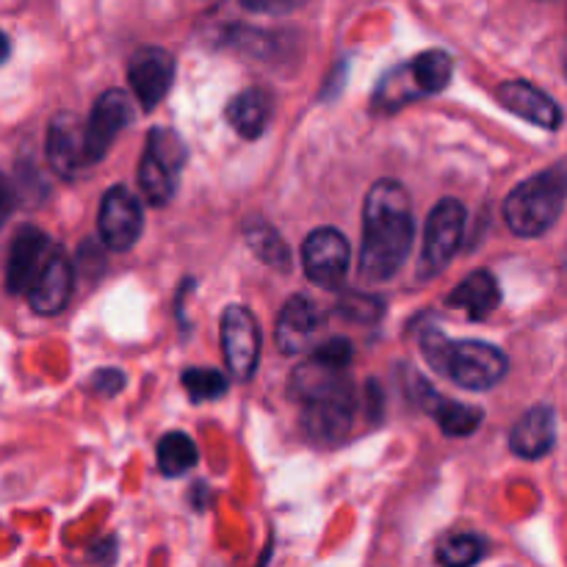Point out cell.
Masks as SVG:
<instances>
[{
  "mask_svg": "<svg viewBox=\"0 0 567 567\" xmlns=\"http://www.w3.org/2000/svg\"><path fill=\"white\" fill-rule=\"evenodd\" d=\"M413 241L415 219L408 188L399 181H377L363 205L360 277L369 282H388L404 266Z\"/></svg>",
  "mask_w": 567,
  "mask_h": 567,
  "instance_id": "6da1fadb",
  "label": "cell"
},
{
  "mask_svg": "<svg viewBox=\"0 0 567 567\" xmlns=\"http://www.w3.org/2000/svg\"><path fill=\"white\" fill-rule=\"evenodd\" d=\"M421 354L426 363L465 391H487L507 377L509 360L485 341H454L441 330H424Z\"/></svg>",
  "mask_w": 567,
  "mask_h": 567,
  "instance_id": "7a4b0ae2",
  "label": "cell"
},
{
  "mask_svg": "<svg viewBox=\"0 0 567 567\" xmlns=\"http://www.w3.org/2000/svg\"><path fill=\"white\" fill-rule=\"evenodd\" d=\"M567 199V161L526 177L504 199V221L520 238H537L551 230Z\"/></svg>",
  "mask_w": 567,
  "mask_h": 567,
  "instance_id": "3957f363",
  "label": "cell"
},
{
  "mask_svg": "<svg viewBox=\"0 0 567 567\" xmlns=\"http://www.w3.org/2000/svg\"><path fill=\"white\" fill-rule=\"evenodd\" d=\"M183 164H186L183 138L169 127H153L138 164V188L150 205H166L175 197Z\"/></svg>",
  "mask_w": 567,
  "mask_h": 567,
  "instance_id": "277c9868",
  "label": "cell"
},
{
  "mask_svg": "<svg viewBox=\"0 0 567 567\" xmlns=\"http://www.w3.org/2000/svg\"><path fill=\"white\" fill-rule=\"evenodd\" d=\"M465 233V205L460 199H441L430 210L424 225V249H421L419 275L421 280H432L441 275L457 255Z\"/></svg>",
  "mask_w": 567,
  "mask_h": 567,
  "instance_id": "5b68a950",
  "label": "cell"
},
{
  "mask_svg": "<svg viewBox=\"0 0 567 567\" xmlns=\"http://www.w3.org/2000/svg\"><path fill=\"white\" fill-rule=\"evenodd\" d=\"M305 275L313 286L332 291L343 282L349 266H352V247L347 236L336 227H319L310 233L302 244Z\"/></svg>",
  "mask_w": 567,
  "mask_h": 567,
  "instance_id": "8992f818",
  "label": "cell"
},
{
  "mask_svg": "<svg viewBox=\"0 0 567 567\" xmlns=\"http://www.w3.org/2000/svg\"><path fill=\"white\" fill-rule=\"evenodd\" d=\"M221 349L225 363L236 380H249L258 369L260 330L255 316L241 305H227L221 313Z\"/></svg>",
  "mask_w": 567,
  "mask_h": 567,
  "instance_id": "52a82bcc",
  "label": "cell"
},
{
  "mask_svg": "<svg viewBox=\"0 0 567 567\" xmlns=\"http://www.w3.org/2000/svg\"><path fill=\"white\" fill-rule=\"evenodd\" d=\"M142 227L144 214L136 194L127 192L125 186L109 188L97 214V230L105 247L114 249V252H125L138 241Z\"/></svg>",
  "mask_w": 567,
  "mask_h": 567,
  "instance_id": "ba28073f",
  "label": "cell"
},
{
  "mask_svg": "<svg viewBox=\"0 0 567 567\" xmlns=\"http://www.w3.org/2000/svg\"><path fill=\"white\" fill-rule=\"evenodd\" d=\"M133 122V100L125 89H109L92 105L86 122V158L89 166L105 158L111 144Z\"/></svg>",
  "mask_w": 567,
  "mask_h": 567,
  "instance_id": "9c48e42d",
  "label": "cell"
},
{
  "mask_svg": "<svg viewBox=\"0 0 567 567\" xmlns=\"http://www.w3.org/2000/svg\"><path fill=\"white\" fill-rule=\"evenodd\" d=\"M127 81L144 111H153L169 94L175 81V59L164 48H138L127 64Z\"/></svg>",
  "mask_w": 567,
  "mask_h": 567,
  "instance_id": "30bf717a",
  "label": "cell"
},
{
  "mask_svg": "<svg viewBox=\"0 0 567 567\" xmlns=\"http://www.w3.org/2000/svg\"><path fill=\"white\" fill-rule=\"evenodd\" d=\"M354 421V388L352 382L338 388L336 393L313 399L305 404L302 426L308 437L319 443H338L341 437L349 435Z\"/></svg>",
  "mask_w": 567,
  "mask_h": 567,
  "instance_id": "8fae6325",
  "label": "cell"
},
{
  "mask_svg": "<svg viewBox=\"0 0 567 567\" xmlns=\"http://www.w3.org/2000/svg\"><path fill=\"white\" fill-rule=\"evenodd\" d=\"M53 247L55 244L50 241L48 233H42L39 227L22 225L17 230V236L11 238L9 260H6V288H9V293L28 291V286L37 280L42 266L48 264Z\"/></svg>",
  "mask_w": 567,
  "mask_h": 567,
  "instance_id": "7c38bea8",
  "label": "cell"
},
{
  "mask_svg": "<svg viewBox=\"0 0 567 567\" xmlns=\"http://www.w3.org/2000/svg\"><path fill=\"white\" fill-rule=\"evenodd\" d=\"M48 164L53 166L55 175L75 177L78 172L86 169V127H81L75 114H55L48 127Z\"/></svg>",
  "mask_w": 567,
  "mask_h": 567,
  "instance_id": "4fadbf2b",
  "label": "cell"
},
{
  "mask_svg": "<svg viewBox=\"0 0 567 567\" xmlns=\"http://www.w3.org/2000/svg\"><path fill=\"white\" fill-rule=\"evenodd\" d=\"M321 330V310L305 293H293L280 310L275 327V343L282 354H299L313 347Z\"/></svg>",
  "mask_w": 567,
  "mask_h": 567,
  "instance_id": "5bb4252c",
  "label": "cell"
},
{
  "mask_svg": "<svg viewBox=\"0 0 567 567\" xmlns=\"http://www.w3.org/2000/svg\"><path fill=\"white\" fill-rule=\"evenodd\" d=\"M28 305L42 316H55L66 308L72 293V264L64 249L53 247L48 264L37 275V280L28 286Z\"/></svg>",
  "mask_w": 567,
  "mask_h": 567,
  "instance_id": "9a60e30c",
  "label": "cell"
},
{
  "mask_svg": "<svg viewBox=\"0 0 567 567\" xmlns=\"http://www.w3.org/2000/svg\"><path fill=\"white\" fill-rule=\"evenodd\" d=\"M498 103L507 111H513L520 120L532 122L537 127H546V131H557L563 125V111L559 105L548 97L546 92H540L537 86L526 81H507L498 86L496 92Z\"/></svg>",
  "mask_w": 567,
  "mask_h": 567,
  "instance_id": "2e32d148",
  "label": "cell"
},
{
  "mask_svg": "<svg viewBox=\"0 0 567 567\" xmlns=\"http://www.w3.org/2000/svg\"><path fill=\"white\" fill-rule=\"evenodd\" d=\"M557 441V415L546 404L526 410L509 430V449L524 460H537L551 452Z\"/></svg>",
  "mask_w": 567,
  "mask_h": 567,
  "instance_id": "e0dca14e",
  "label": "cell"
},
{
  "mask_svg": "<svg viewBox=\"0 0 567 567\" xmlns=\"http://www.w3.org/2000/svg\"><path fill=\"white\" fill-rule=\"evenodd\" d=\"M498 302H502L498 282L496 277L485 269L471 271V275L446 297V308L465 310L474 321L487 319V316L498 308Z\"/></svg>",
  "mask_w": 567,
  "mask_h": 567,
  "instance_id": "ac0fdd59",
  "label": "cell"
},
{
  "mask_svg": "<svg viewBox=\"0 0 567 567\" xmlns=\"http://www.w3.org/2000/svg\"><path fill=\"white\" fill-rule=\"evenodd\" d=\"M225 116L238 136L258 138L271 120V94L258 86L244 89L227 103Z\"/></svg>",
  "mask_w": 567,
  "mask_h": 567,
  "instance_id": "d6986e66",
  "label": "cell"
},
{
  "mask_svg": "<svg viewBox=\"0 0 567 567\" xmlns=\"http://www.w3.org/2000/svg\"><path fill=\"white\" fill-rule=\"evenodd\" d=\"M421 402H424L426 413L437 421V426H441L449 437H465L482 424L480 408H471V404L437 396V393H432V388L426 385V382H424V396H421Z\"/></svg>",
  "mask_w": 567,
  "mask_h": 567,
  "instance_id": "ffe728a7",
  "label": "cell"
},
{
  "mask_svg": "<svg viewBox=\"0 0 567 567\" xmlns=\"http://www.w3.org/2000/svg\"><path fill=\"white\" fill-rule=\"evenodd\" d=\"M404 72H408V81L413 83L415 94H437L452 81L454 64L446 50H424L410 61Z\"/></svg>",
  "mask_w": 567,
  "mask_h": 567,
  "instance_id": "44dd1931",
  "label": "cell"
},
{
  "mask_svg": "<svg viewBox=\"0 0 567 567\" xmlns=\"http://www.w3.org/2000/svg\"><path fill=\"white\" fill-rule=\"evenodd\" d=\"M197 443L186 432H166L158 441V468L164 476H183L197 465Z\"/></svg>",
  "mask_w": 567,
  "mask_h": 567,
  "instance_id": "7402d4cb",
  "label": "cell"
},
{
  "mask_svg": "<svg viewBox=\"0 0 567 567\" xmlns=\"http://www.w3.org/2000/svg\"><path fill=\"white\" fill-rule=\"evenodd\" d=\"M244 236H247L249 249H252L264 264L275 266V269H288V266H291V252H288L286 241L277 236L275 227H269L266 221H249V225L244 227Z\"/></svg>",
  "mask_w": 567,
  "mask_h": 567,
  "instance_id": "603a6c76",
  "label": "cell"
},
{
  "mask_svg": "<svg viewBox=\"0 0 567 567\" xmlns=\"http://www.w3.org/2000/svg\"><path fill=\"white\" fill-rule=\"evenodd\" d=\"M485 551H487L485 537L457 535V537H449V540L437 548V563L452 565V567H465V565L480 563V559L485 557Z\"/></svg>",
  "mask_w": 567,
  "mask_h": 567,
  "instance_id": "cb8c5ba5",
  "label": "cell"
},
{
  "mask_svg": "<svg viewBox=\"0 0 567 567\" xmlns=\"http://www.w3.org/2000/svg\"><path fill=\"white\" fill-rule=\"evenodd\" d=\"M183 388L192 402H214L227 393V377L219 369H188L183 374Z\"/></svg>",
  "mask_w": 567,
  "mask_h": 567,
  "instance_id": "d4e9b609",
  "label": "cell"
},
{
  "mask_svg": "<svg viewBox=\"0 0 567 567\" xmlns=\"http://www.w3.org/2000/svg\"><path fill=\"white\" fill-rule=\"evenodd\" d=\"M313 358L324 360V363L330 365H338V369H347L354 358V347L349 338H330V341H324L321 347H316Z\"/></svg>",
  "mask_w": 567,
  "mask_h": 567,
  "instance_id": "484cf974",
  "label": "cell"
},
{
  "mask_svg": "<svg viewBox=\"0 0 567 567\" xmlns=\"http://www.w3.org/2000/svg\"><path fill=\"white\" fill-rule=\"evenodd\" d=\"M89 385H92V391L100 393V396H116V393L122 391V385H125V374H122L120 369H100Z\"/></svg>",
  "mask_w": 567,
  "mask_h": 567,
  "instance_id": "4316f807",
  "label": "cell"
},
{
  "mask_svg": "<svg viewBox=\"0 0 567 567\" xmlns=\"http://www.w3.org/2000/svg\"><path fill=\"white\" fill-rule=\"evenodd\" d=\"M302 3L305 0H241L244 9L258 11V14H288Z\"/></svg>",
  "mask_w": 567,
  "mask_h": 567,
  "instance_id": "83f0119b",
  "label": "cell"
},
{
  "mask_svg": "<svg viewBox=\"0 0 567 567\" xmlns=\"http://www.w3.org/2000/svg\"><path fill=\"white\" fill-rule=\"evenodd\" d=\"M565 75H567V59H565Z\"/></svg>",
  "mask_w": 567,
  "mask_h": 567,
  "instance_id": "f1b7e54d",
  "label": "cell"
}]
</instances>
